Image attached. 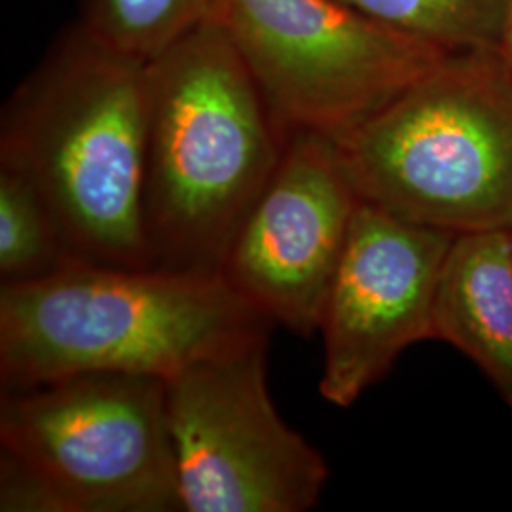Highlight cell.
Returning a JSON list of instances; mask_svg holds the SVG:
<instances>
[{
  "mask_svg": "<svg viewBox=\"0 0 512 512\" xmlns=\"http://www.w3.org/2000/svg\"><path fill=\"white\" fill-rule=\"evenodd\" d=\"M272 325L222 274L78 260L38 281L2 283L0 387L93 372L169 380L268 342Z\"/></svg>",
  "mask_w": 512,
  "mask_h": 512,
  "instance_id": "obj_3",
  "label": "cell"
},
{
  "mask_svg": "<svg viewBox=\"0 0 512 512\" xmlns=\"http://www.w3.org/2000/svg\"><path fill=\"white\" fill-rule=\"evenodd\" d=\"M285 143L219 19L147 61L143 228L152 268L220 274Z\"/></svg>",
  "mask_w": 512,
  "mask_h": 512,
  "instance_id": "obj_1",
  "label": "cell"
},
{
  "mask_svg": "<svg viewBox=\"0 0 512 512\" xmlns=\"http://www.w3.org/2000/svg\"><path fill=\"white\" fill-rule=\"evenodd\" d=\"M285 139H338L420 80L446 52L340 0H217Z\"/></svg>",
  "mask_w": 512,
  "mask_h": 512,
  "instance_id": "obj_6",
  "label": "cell"
},
{
  "mask_svg": "<svg viewBox=\"0 0 512 512\" xmlns=\"http://www.w3.org/2000/svg\"><path fill=\"white\" fill-rule=\"evenodd\" d=\"M454 239L359 202L319 325L327 403H357L401 353L435 338L440 272Z\"/></svg>",
  "mask_w": 512,
  "mask_h": 512,
  "instance_id": "obj_8",
  "label": "cell"
},
{
  "mask_svg": "<svg viewBox=\"0 0 512 512\" xmlns=\"http://www.w3.org/2000/svg\"><path fill=\"white\" fill-rule=\"evenodd\" d=\"M509 234H511V243H512V228L509 230Z\"/></svg>",
  "mask_w": 512,
  "mask_h": 512,
  "instance_id": "obj_15",
  "label": "cell"
},
{
  "mask_svg": "<svg viewBox=\"0 0 512 512\" xmlns=\"http://www.w3.org/2000/svg\"><path fill=\"white\" fill-rule=\"evenodd\" d=\"M332 141L363 202L454 236L512 228V73L495 52L446 55Z\"/></svg>",
  "mask_w": 512,
  "mask_h": 512,
  "instance_id": "obj_4",
  "label": "cell"
},
{
  "mask_svg": "<svg viewBox=\"0 0 512 512\" xmlns=\"http://www.w3.org/2000/svg\"><path fill=\"white\" fill-rule=\"evenodd\" d=\"M215 8L217 0H86L80 27L114 52L150 61Z\"/></svg>",
  "mask_w": 512,
  "mask_h": 512,
  "instance_id": "obj_13",
  "label": "cell"
},
{
  "mask_svg": "<svg viewBox=\"0 0 512 512\" xmlns=\"http://www.w3.org/2000/svg\"><path fill=\"white\" fill-rule=\"evenodd\" d=\"M355 12L440 52H495L505 0H340Z\"/></svg>",
  "mask_w": 512,
  "mask_h": 512,
  "instance_id": "obj_11",
  "label": "cell"
},
{
  "mask_svg": "<svg viewBox=\"0 0 512 512\" xmlns=\"http://www.w3.org/2000/svg\"><path fill=\"white\" fill-rule=\"evenodd\" d=\"M359 202L332 139L291 135L220 274L266 319L310 336L321 325Z\"/></svg>",
  "mask_w": 512,
  "mask_h": 512,
  "instance_id": "obj_9",
  "label": "cell"
},
{
  "mask_svg": "<svg viewBox=\"0 0 512 512\" xmlns=\"http://www.w3.org/2000/svg\"><path fill=\"white\" fill-rule=\"evenodd\" d=\"M495 54L499 55V59L512 73V0H505V23Z\"/></svg>",
  "mask_w": 512,
  "mask_h": 512,
  "instance_id": "obj_14",
  "label": "cell"
},
{
  "mask_svg": "<svg viewBox=\"0 0 512 512\" xmlns=\"http://www.w3.org/2000/svg\"><path fill=\"white\" fill-rule=\"evenodd\" d=\"M266 346L165 380L184 512H306L327 486L325 458L275 410Z\"/></svg>",
  "mask_w": 512,
  "mask_h": 512,
  "instance_id": "obj_7",
  "label": "cell"
},
{
  "mask_svg": "<svg viewBox=\"0 0 512 512\" xmlns=\"http://www.w3.org/2000/svg\"><path fill=\"white\" fill-rule=\"evenodd\" d=\"M73 262L78 260L37 190L0 167V281L31 283Z\"/></svg>",
  "mask_w": 512,
  "mask_h": 512,
  "instance_id": "obj_12",
  "label": "cell"
},
{
  "mask_svg": "<svg viewBox=\"0 0 512 512\" xmlns=\"http://www.w3.org/2000/svg\"><path fill=\"white\" fill-rule=\"evenodd\" d=\"M147 61L82 27L63 38L10 97L0 167L50 207L74 258L152 268L143 228Z\"/></svg>",
  "mask_w": 512,
  "mask_h": 512,
  "instance_id": "obj_2",
  "label": "cell"
},
{
  "mask_svg": "<svg viewBox=\"0 0 512 512\" xmlns=\"http://www.w3.org/2000/svg\"><path fill=\"white\" fill-rule=\"evenodd\" d=\"M0 511H183L165 380L93 372L2 391Z\"/></svg>",
  "mask_w": 512,
  "mask_h": 512,
  "instance_id": "obj_5",
  "label": "cell"
},
{
  "mask_svg": "<svg viewBox=\"0 0 512 512\" xmlns=\"http://www.w3.org/2000/svg\"><path fill=\"white\" fill-rule=\"evenodd\" d=\"M435 338L465 353L512 414V243L509 230L456 236L435 300Z\"/></svg>",
  "mask_w": 512,
  "mask_h": 512,
  "instance_id": "obj_10",
  "label": "cell"
}]
</instances>
